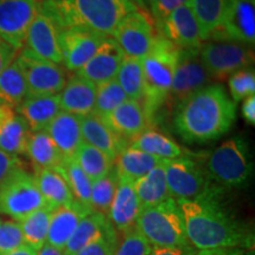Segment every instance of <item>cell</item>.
Instances as JSON below:
<instances>
[{
  "instance_id": "obj_1",
  "label": "cell",
  "mask_w": 255,
  "mask_h": 255,
  "mask_svg": "<svg viewBox=\"0 0 255 255\" xmlns=\"http://www.w3.org/2000/svg\"><path fill=\"white\" fill-rule=\"evenodd\" d=\"M221 195L222 190L197 200L176 201L188 241L196 250L251 248L253 234L222 206Z\"/></svg>"
},
{
  "instance_id": "obj_2",
  "label": "cell",
  "mask_w": 255,
  "mask_h": 255,
  "mask_svg": "<svg viewBox=\"0 0 255 255\" xmlns=\"http://www.w3.org/2000/svg\"><path fill=\"white\" fill-rule=\"evenodd\" d=\"M237 119V103L221 84H209L176 105L175 131L184 142L206 144L226 135Z\"/></svg>"
},
{
  "instance_id": "obj_3",
  "label": "cell",
  "mask_w": 255,
  "mask_h": 255,
  "mask_svg": "<svg viewBox=\"0 0 255 255\" xmlns=\"http://www.w3.org/2000/svg\"><path fill=\"white\" fill-rule=\"evenodd\" d=\"M60 28H83L113 37L124 17L137 7L128 0H40Z\"/></svg>"
},
{
  "instance_id": "obj_4",
  "label": "cell",
  "mask_w": 255,
  "mask_h": 255,
  "mask_svg": "<svg viewBox=\"0 0 255 255\" xmlns=\"http://www.w3.org/2000/svg\"><path fill=\"white\" fill-rule=\"evenodd\" d=\"M180 49L157 33L150 51L142 58L143 98L146 113L154 121L155 115L168 101Z\"/></svg>"
},
{
  "instance_id": "obj_5",
  "label": "cell",
  "mask_w": 255,
  "mask_h": 255,
  "mask_svg": "<svg viewBox=\"0 0 255 255\" xmlns=\"http://www.w3.org/2000/svg\"><path fill=\"white\" fill-rule=\"evenodd\" d=\"M207 173L220 187L240 188L248 183L253 174V162L246 139L234 136L223 142L207 157Z\"/></svg>"
},
{
  "instance_id": "obj_6",
  "label": "cell",
  "mask_w": 255,
  "mask_h": 255,
  "mask_svg": "<svg viewBox=\"0 0 255 255\" xmlns=\"http://www.w3.org/2000/svg\"><path fill=\"white\" fill-rule=\"evenodd\" d=\"M136 227L151 246L167 247L189 244L182 213L176 200L171 197L159 205L143 208L136 221Z\"/></svg>"
},
{
  "instance_id": "obj_7",
  "label": "cell",
  "mask_w": 255,
  "mask_h": 255,
  "mask_svg": "<svg viewBox=\"0 0 255 255\" xmlns=\"http://www.w3.org/2000/svg\"><path fill=\"white\" fill-rule=\"evenodd\" d=\"M193 157L188 156L163 161L171 199L176 201L197 200L222 190L221 187L210 180L206 168Z\"/></svg>"
},
{
  "instance_id": "obj_8",
  "label": "cell",
  "mask_w": 255,
  "mask_h": 255,
  "mask_svg": "<svg viewBox=\"0 0 255 255\" xmlns=\"http://www.w3.org/2000/svg\"><path fill=\"white\" fill-rule=\"evenodd\" d=\"M44 207L47 205L36 178L21 165L9 171L0 183V214L19 222Z\"/></svg>"
},
{
  "instance_id": "obj_9",
  "label": "cell",
  "mask_w": 255,
  "mask_h": 255,
  "mask_svg": "<svg viewBox=\"0 0 255 255\" xmlns=\"http://www.w3.org/2000/svg\"><path fill=\"white\" fill-rule=\"evenodd\" d=\"M200 57L210 79L223 81L254 62L251 46L233 41H207L200 47Z\"/></svg>"
},
{
  "instance_id": "obj_10",
  "label": "cell",
  "mask_w": 255,
  "mask_h": 255,
  "mask_svg": "<svg viewBox=\"0 0 255 255\" xmlns=\"http://www.w3.org/2000/svg\"><path fill=\"white\" fill-rule=\"evenodd\" d=\"M24 73L27 96L58 95L66 83V73L59 64L41 59L27 49L15 57Z\"/></svg>"
},
{
  "instance_id": "obj_11",
  "label": "cell",
  "mask_w": 255,
  "mask_h": 255,
  "mask_svg": "<svg viewBox=\"0 0 255 255\" xmlns=\"http://www.w3.org/2000/svg\"><path fill=\"white\" fill-rule=\"evenodd\" d=\"M157 36L154 20L146 11L137 8L123 18L113 38L124 56L143 58L151 49Z\"/></svg>"
},
{
  "instance_id": "obj_12",
  "label": "cell",
  "mask_w": 255,
  "mask_h": 255,
  "mask_svg": "<svg viewBox=\"0 0 255 255\" xmlns=\"http://www.w3.org/2000/svg\"><path fill=\"white\" fill-rule=\"evenodd\" d=\"M212 81L203 66L200 49H180L168 101L178 104Z\"/></svg>"
},
{
  "instance_id": "obj_13",
  "label": "cell",
  "mask_w": 255,
  "mask_h": 255,
  "mask_svg": "<svg viewBox=\"0 0 255 255\" xmlns=\"http://www.w3.org/2000/svg\"><path fill=\"white\" fill-rule=\"evenodd\" d=\"M60 32L62 28L56 19L39 5L36 17L28 27L25 49L41 59L60 65L63 62Z\"/></svg>"
},
{
  "instance_id": "obj_14",
  "label": "cell",
  "mask_w": 255,
  "mask_h": 255,
  "mask_svg": "<svg viewBox=\"0 0 255 255\" xmlns=\"http://www.w3.org/2000/svg\"><path fill=\"white\" fill-rule=\"evenodd\" d=\"M40 0H0V37L17 51L25 45Z\"/></svg>"
},
{
  "instance_id": "obj_15",
  "label": "cell",
  "mask_w": 255,
  "mask_h": 255,
  "mask_svg": "<svg viewBox=\"0 0 255 255\" xmlns=\"http://www.w3.org/2000/svg\"><path fill=\"white\" fill-rule=\"evenodd\" d=\"M208 41H233L254 46L255 0H235L226 20Z\"/></svg>"
},
{
  "instance_id": "obj_16",
  "label": "cell",
  "mask_w": 255,
  "mask_h": 255,
  "mask_svg": "<svg viewBox=\"0 0 255 255\" xmlns=\"http://www.w3.org/2000/svg\"><path fill=\"white\" fill-rule=\"evenodd\" d=\"M104 123L117 136L131 143L146 130H150L154 121L146 113L142 101L127 100L105 116L101 117Z\"/></svg>"
},
{
  "instance_id": "obj_17",
  "label": "cell",
  "mask_w": 255,
  "mask_h": 255,
  "mask_svg": "<svg viewBox=\"0 0 255 255\" xmlns=\"http://www.w3.org/2000/svg\"><path fill=\"white\" fill-rule=\"evenodd\" d=\"M105 38L83 28H63L60 32L62 64L69 71L76 72L95 55Z\"/></svg>"
},
{
  "instance_id": "obj_18",
  "label": "cell",
  "mask_w": 255,
  "mask_h": 255,
  "mask_svg": "<svg viewBox=\"0 0 255 255\" xmlns=\"http://www.w3.org/2000/svg\"><path fill=\"white\" fill-rule=\"evenodd\" d=\"M124 58L123 51L113 37H108L96 50L95 55L82 66L76 75L88 79L97 87L110 79L116 78L121 63Z\"/></svg>"
},
{
  "instance_id": "obj_19",
  "label": "cell",
  "mask_w": 255,
  "mask_h": 255,
  "mask_svg": "<svg viewBox=\"0 0 255 255\" xmlns=\"http://www.w3.org/2000/svg\"><path fill=\"white\" fill-rule=\"evenodd\" d=\"M156 31L178 49H200L203 44L189 4H184L175 9Z\"/></svg>"
},
{
  "instance_id": "obj_20",
  "label": "cell",
  "mask_w": 255,
  "mask_h": 255,
  "mask_svg": "<svg viewBox=\"0 0 255 255\" xmlns=\"http://www.w3.org/2000/svg\"><path fill=\"white\" fill-rule=\"evenodd\" d=\"M142 209L132 181L119 177L116 193L108 213V219L114 228L119 233H122L135 227Z\"/></svg>"
},
{
  "instance_id": "obj_21",
  "label": "cell",
  "mask_w": 255,
  "mask_h": 255,
  "mask_svg": "<svg viewBox=\"0 0 255 255\" xmlns=\"http://www.w3.org/2000/svg\"><path fill=\"white\" fill-rule=\"evenodd\" d=\"M91 210L90 207L83 205L77 200H73L65 206L53 208L50 216L47 244L59 250H64L75 229L77 228L78 223Z\"/></svg>"
},
{
  "instance_id": "obj_22",
  "label": "cell",
  "mask_w": 255,
  "mask_h": 255,
  "mask_svg": "<svg viewBox=\"0 0 255 255\" xmlns=\"http://www.w3.org/2000/svg\"><path fill=\"white\" fill-rule=\"evenodd\" d=\"M81 129L83 141L103 151L114 161L129 146V143L111 131L104 121L94 113L81 117Z\"/></svg>"
},
{
  "instance_id": "obj_23",
  "label": "cell",
  "mask_w": 255,
  "mask_h": 255,
  "mask_svg": "<svg viewBox=\"0 0 255 255\" xmlns=\"http://www.w3.org/2000/svg\"><path fill=\"white\" fill-rule=\"evenodd\" d=\"M45 131L51 137L63 157H73L83 143L81 117L60 110L46 127Z\"/></svg>"
},
{
  "instance_id": "obj_24",
  "label": "cell",
  "mask_w": 255,
  "mask_h": 255,
  "mask_svg": "<svg viewBox=\"0 0 255 255\" xmlns=\"http://www.w3.org/2000/svg\"><path fill=\"white\" fill-rule=\"evenodd\" d=\"M31 133L17 111L0 107V150L13 156L25 154Z\"/></svg>"
},
{
  "instance_id": "obj_25",
  "label": "cell",
  "mask_w": 255,
  "mask_h": 255,
  "mask_svg": "<svg viewBox=\"0 0 255 255\" xmlns=\"http://www.w3.org/2000/svg\"><path fill=\"white\" fill-rule=\"evenodd\" d=\"M58 96L60 109L63 111L79 117L87 116L94 111L96 85L75 73L66 81Z\"/></svg>"
},
{
  "instance_id": "obj_26",
  "label": "cell",
  "mask_w": 255,
  "mask_h": 255,
  "mask_svg": "<svg viewBox=\"0 0 255 255\" xmlns=\"http://www.w3.org/2000/svg\"><path fill=\"white\" fill-rule=\"evenodd\" d=\"M60 109L59 96H27L15 109L30 128L31 132L44 131Z\"/></svg>"
},
{
  "instance_id": "obj_27",
  "label": "cell",
  "mask_w": 255,
  "mask_h": 255,
  "mask_svg": "<svg viewBox=\"0 0 255 255\" xmlns=\"http://www.w3.org/2000/svg\"><path fill=\"white\" fill-rule=\"evenodd\" d=\"M235 0H189L191 11L199 26L201 40L208 41L210 36L223 24Z\"/></svg>"
},
{
  "instance_id": "obj_28",
  "label": "cell",
  "mask_w": 255,
  "mask_h": 255,
  "mask_svg": "<svg viewBox=\"0 0 255 255\" xmlns=\"http://www.w3.org/2000/svg\"><path fill=\"white\" fill-rule=\"evenodd\" d=\"M114 229V226L111 225L107 216L91 210L78 223L77 228L75 229L68 244L64 247V253L66 255H76L83 247L104 237Z\"/></svg>"
},
{
  "instance_id": "obj_29",
  "label": "cell",
  "mask_w": 255,
  "mask_h": 255,
  "mask_svg": "<svg viewBox=\"0 0 255 255\" xmlns=\"http://www.w3.org/2000/svg\"><path fill=\"white\" fill-rule=\"evenodd\" d=\"M163 161L164 159L145 154L129 145L115 158L114 168L117 176L135 182L138 178L145 176L149 171H151Z\"/></svg>"
},
{
  "instance_id": "obj_30",
  "label": "cell",
  "mask_w": 255,
  "mask_h": 255,
  "mask_svg": "<svg viewBox=\"0 0 255 255\" xmlns=\"http://www.w3.org/2000/svg\"><path fill=\"white\" fill-rule=\"evenodd\" d=\"M130 146L164 161L194 155L178 145L173 139L155 130H146L141 133L130 143Z\"/></svg>"
},
{
  "instance_id": "obj_31",
  "label": "cell",
  "mask_w": 255,
  "mask_h": 255,
  "mask_svg": "<svg viewBox=\"0 0 255 255\" xmlns=\"http://www.w3.org/2000/svg\"><path fill=\"white\" fill-rule=\"evenodd\" d=\"M133 188L141 202L142 208H149L165 200L170 199L167 178H165L163 162L149 171L145 176H143L133 182Z\"/></svg>"
},
{
  "instance_id": "obj_32",
  "label": "cell",
  "mask_w": 255,
  "mask_h": 255,
  "mask_svg": "<svg viewBox=\"0 0 255 255\" xmlns=\"http://www.w3.org/2000/svg\"><path fill=\"white\" fill-rule=\"evenodd\" d=\"M34 178L47 207L57 208L72 202L73 195L62 175L51 169H34Z\"/></svg>"
},
{
  "instance_id": "obj_33",
  "label": "cell",
  "mask_w": 255,
  "mask_h": 255,
  "mask_svg": "<svg viewBox=\"0 0 255 255\" xmlns=\"http://www.w3.org/2000/svg\"><path fill=\"white\" fill-rule=\"evenodd\" d=\"M27 97L24 73L17 60H13L0 73V107L15 110Z\"/></svg>"
},
{
  "instance_id": "obj_34",
  "label": "cell",
  "mask_w": 255,
  "mask_h": 255,
  "mask_svg": "<svg viewBox=\"0 0 255 255\" xmlns=\"http://www.w3.org/2000/svg\"><path fill=\"white\" fill-rule=\"evenodd\" d=\"M25 154L31 159L34 169L55 170L64 158L45 130L31 133Z\"/></svg>"
},
{
  "instance_id": "obj_35",
  "label": "cell",
  "mask_w": 255,
  "mask_h": 255,
  "mask_svg": "<svg viewBox=\"0 0 255 255\" xmlns=\"http://www.w3.org/2000/svg\"><path fill=\"white\" fill-rule=\"evenodd\" d=\"M55 170L62 175V177L65 180L66 184L71 190L73 199L91 208L90 200L92 181L82 170V168L75 161V158L64 157L62 163Z\"/></svg>"
},
{
  "instance_id": "obj_36",
  "label": "cell",
  "mask_w": 255,
  "mask_h": 255,
  "mask_svg": "<svg viewBox=\"0 0 255 255\" xmlns=\"http://www.w3.org/2000/svg\"><path fill=\"white\" fill-rule=\"evenodd\" d=\"M73 158L92 182L107 175L115 164L113 158L84 141L79 145Z\"/></svg>"
},
{
  "instance_id": "obj_37",
  "label": "cell",
  "mask_w": 255,
  "mask_h": 255,
  "mask_svg": "<svg viewBox=\"0 0 255 255\" xmlns=\"http://www.w3.org/2000/svg\"><path fill=\"white\" fill-rule=\"evenodd\" d=\"M52 209L53 208H50V207H44L19 221L21 232H23L24 244L37 252L47 242V233H49L50 216Z\"/></svg>"
},
{
  "instance_id": "obj_38",
  "label": "cell",
  "mask_w": 255,
  "mask_h": 255,
  "mask_svg": "<svg viewBox=\"0 0 255 255\" xmlns=\"http://www.w3.org/2000/svg\"><path fill=\"white\" fill-rule=\"evenodd\" d=\"M116 79L128 100L141 101L143 98V68L142 59L124 56Z\"/></svg>"
},
{
  "instance_id": "obj_39",
  "label": "cell",
  "mask_w": 255,
  "mask_h": 255,
  "mask_svg": "<svg viewBox=\"0 0 255 255\" xmlns=\"http://www.w3.org/2000/svg\"><path fill=\"white\" fill-rule=\"evenodd\" d=\"M117 184H119V176H117L115 168L103 177L98 178L92 182L91 187V209L101 213L108 218L111 202L116 193Z\"/></svg>"
},
{
  "instance_id": "obj_40",
  "label": "cell",
  "mask_w": 255,
  "mask_h": 255,
  "mask_svg": "<svg viewBox=\"0 0 255 255\" xmlns=\"http://www.w3.org/2000/svg\"><path fill=\"white\" fill-rule=\"evenodd\" d=\"M128 100L127 95L124 94L122 88L120 87L116 78L102 83L96 87V98L94 113L97 116L103 117L105 115L111 113L116 109L119 105Z\"/></svg>"
},
{
  "instance_id": "obj_41",
  "label": "cell",
  "mask_w": 255,
  "mask_h": 255,
  "mask_svg": "<svg viewBox=\"0 0 255 255\" xmlns=\"http://www.w3.org/2000/svg\"><path fill=\"white\" fill-rule=\"evenodd\" d=\"M151 248L150 242L135 226L119 233L114 255H149Z\"/></svg>"
},
{
  "instance_id": "obj_42",
  "label": "cell",
  "mask_w": 255,
  "mask_h": 255,
  "mask_svg": "<svg viewBox=\"0 0 255 255\" xmlns=\"http://www.w3.org/2000/svg\"><path fill=\"white\" fill-rule=\"evenodd\" d=\"M228 88L235 103L255 94V73L251 68H245L232 73L228 77Z\"/></svg>"
},
{
  "instance_id": "obj_43",
  "label": "cell",
  "mask_w": 255,
  "mask_h": 255,
  "mask_svg": "<svg viewBox=\"0 0 255 255\" xmlns=\"http://www.w3.org/2000/svg\"><path fill=\"white\" fill-rule=\"evenodd\" d=\"M24 237L20 225L14 220L0 222V255L23 246Z\"/></svg>"
},
{
  "instance_id": "obj_44",
  "label": "cell",
  "mask_w": 255,
  "mask_h": 255,
  "mask_svg": "<svg viewBox=\"0 0 255 255\" xmlns=\"http://www.w3.org/2000/svg\"><path fill=\"white\" fill-rule=\"evenodd\" d=\"M117 239H119V232L114 229L113 232L108 233L104 237L97 239V240L92 241L85 247H83L76 255H114Z\"/></svg>"
},
{
  "instance_id": "obj_45",
  "label": "cell",
  "mask_w": 255,
  "mask_h": 255,
  "mask_svg": "<svg viewBox=\"0 0 255 255\" xmlns=\"http://www.w3.org/2000/svg\"><path fill=\"white\" fill-rule=\"evenodd\" d=\"M189 0H156V2L150 8L151 18L154 20L155 27L157 28L159 25L170 15L175 9L184 4H188Z\"/></svg>"
},
{
  "instance_id": "obj_46",
  "label": "cell",
  "mask_w": 255,
  "mask_h": 255,
  "mask_svg": "<svg viewBox=\"0 0 255 255\" xmlns=\"http://www.w3.org/2000/svg\"><path fill=\"white\" fill-rule=\"evenodd\" d=\"M196 248L191 246L190 244L167 247L152 246L149 255H194L196 253Z\"/></svg>"
},
{
  "instance_id": "obj_47",
  "label": "cell",
  "mask_w": 255,
  "mask_h": 255,
  "mask_svg": "<svg viewBox=\"0 0 255 255\" xmlns=\"http://www.w3.org/2000/svg\"><path fill=\"white\" fill-rule=\"evenodd\" d=\"M19 165H21V162L18 158V156L8 155L0 150V183L7 176L9 171L13 170L14 168L19 167Z\"/></svg>"
},
{
  "instance_id": "obj_48",
  "label": "cell",
  "mask_w": 255,
  "mask_h": 255,
  "mask_svg": "<svg viewBox=\"0 0 255 255\" xmlns=\"http://www.w3.org/2000/svg\"><path fill=\"white\" fill-rule=\"evenodd\" d=\"M18 51L11 46L7 41H5L0 37V73L7 68L17 57Z\"/></svg>"
},
{
  "instance_id": "obj_49",
  "label": "cell",
  "mask_w": 255,
  "mask_h": 255,
  "mask_svg": "<svg viewBox=\"0 0 255 255\" xmlns=\"http://www.w3.org/2000/svg\"><path fill=\"white\" fill-rule=\"evenodd\" d=\"M242 117L251 126L255 124V95H251L242 100L241 105Z\"/></svg>"
},
{
  "instance_id": "obj_50",
  "label": "cell",
  "mask_w": 255,
  "mask_h": 255,
  "mask_svg": "<svg viewBox=\"0 0 255 255\" xmlns=\"http://www.w3.org/2000/svg\"><path fill=\"white\" fill-rule=\"evenodd\" d=\"M194 255H245L242 248H212V250H197Z\"/></svg>"
},
{
  "instance_id": "obj_51",
  "label": "cell",
  "mask_w": 255,
  "mask_h": 255,
  "mask_svg": "<svg viewBox=\"0 0 255 255\" xmlns=\"http://www.w3.org/2000/svg\"><path fill=\"white\" fill-rule=\"evenodd\" d=\"M37 254L38 255H66L64 253L63 250H59V248L51 246V245L47 244V242L37 252Z\"/></svg>"
},
{
  "instance_id": "obj_52",
  "label": "cell",
  "mask_w": 255,
  "mask_h": 255,
  "mask_svg": "<svg viewBox=\"0 0 255 255\" xmlns=\"http://www.w3.org/2000/svg\"><path fill=\"white\" fill-rule=\"evenodd\" d=\"M2 255H38L37 251L33 250V248L26 246V245H23V246L15 248V250L7 252V253Z\"/></svg>"
},
{
  "instance_id": "obj_53",
  "label": "cell",
  "mask_w": 255,
  "mask_h": 255,
  "mask_svg": "<svg viewBox=\"0 0 255 255\" xmlns=\"http://www.w3.org/2000/svg\"><path fill=\"white\" fill-rule=\"evenodd\" d=\"M128 1H130L131 4L135 5L137 8L143 9V11H146V7H145L144 1H143V0H128Z\"/></svg>"
},
{
  "instance_id": "obj_54",
  "label": "cell",
  "mask_w": 255,
  "mask_h": 255,
  "mask_svg": "<svg viewBox=\"0 0 255 255\" xmlns=\"http://www.w3.org/2000/svg\"><path fill=\"white\" fill-rule=\"evenodd\" d=\"M143 1H144V5H145V7L150 9V8L152 7V5H154L155 2H156V0H143Z\"/></svg>"
},
{
  "instance_id": "obj_55",
  "label": "cell",
  "mask_w": 255,
  "mask_h": 255,
  "mask_svg": "<svg viewBox=\"0 0 255 255\" xmlns=\"http://www.w3.org/2000/svg\"><path fill=\"white\" fill-rule=\"evenodd\" d=\"M0 222H1V218H0Z\"/></svg>"
}]
</instances>
